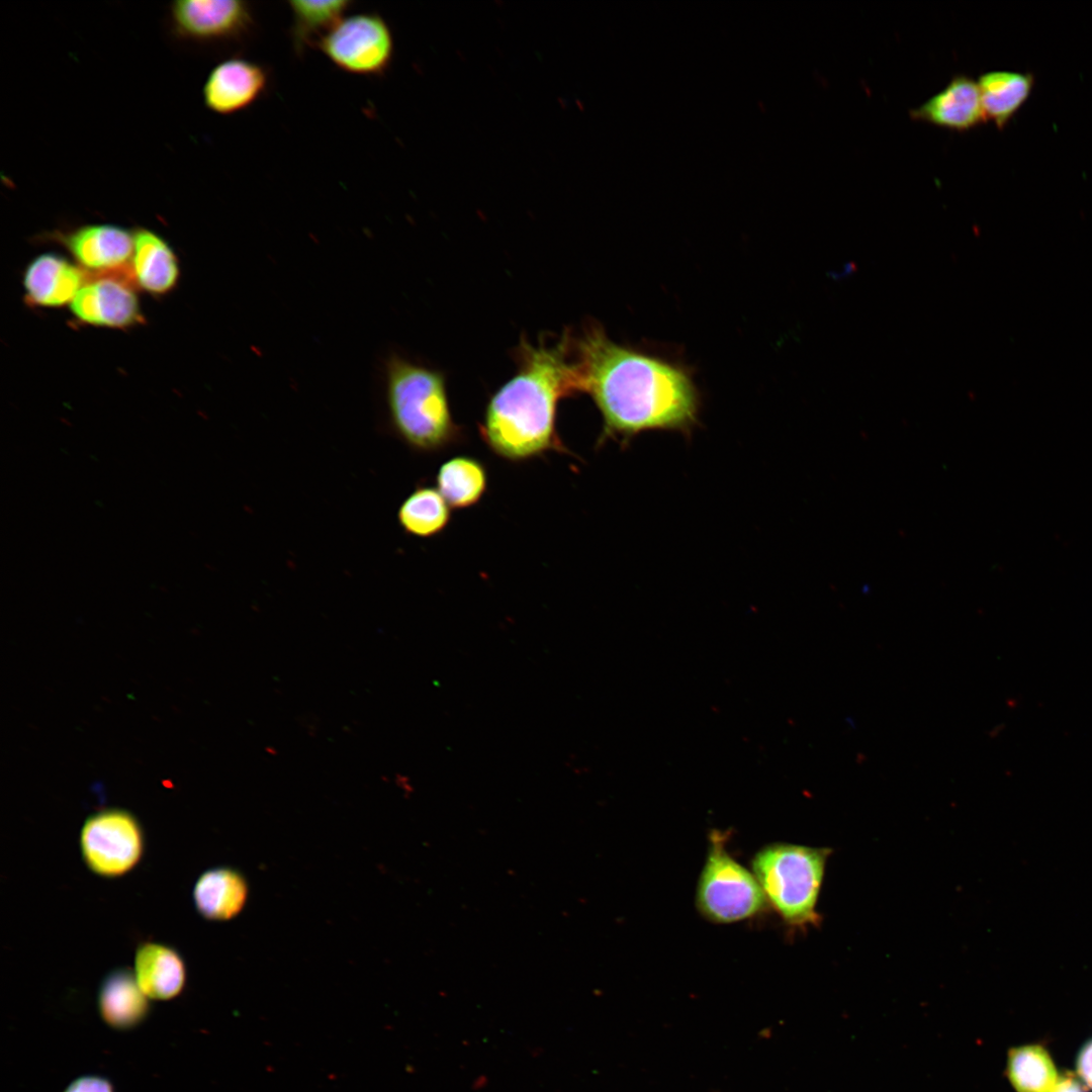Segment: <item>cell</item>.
I'll return each instance as SVG.
<instances>
[{
	"label": "cell",
	"mask_w": 1092,
	"mask_h": 1092,
	"mask_svg": "<svg viewBox=\"0 0 1092 1092\" xmlns=\"http://www.w3.org/2000/svg\"><path fill=\"white\" fill-rule=\"evenodd\" d=\"M572 344L578 393L588 394L602 415L601 442L694 429L700 395L684 366L615 343L598 324L572 335Z\"/></svg>",
	"instance_id": "1"
},
{
	"label": "cell",
	"mask_w": 1092,
	"mask_h": 1092,
	"mask_svg": "<svg viewBox=\"0 0 1092 1092\" xmlns=\"http://www.w3.org/2000/svg\"><path fill=\"white\" fill-rule=\"evenodd\" d=\"M517 372L487 401L479 432L497 456L520 462L566 449L556 431L561 398L578 393L572 334L556 341L522 338L514 351Z\"/></svg>",
	"instance_id": "2"
},
{
	"label": "cell",
	"mask_w": 1092,
	"mask_h": 1092,
	"mask_svg": "<svg viewBox=\"0 0 1092 1092\" xmlns=\"http://www.w3.org/2000/svg\"><path fill=\"white\" fill-rule=\"evenodd\" d=\"M385 398L390 423L413 449L436 452L460 441L442 371L390 356L385 364Z\"/></svg>",
	"instance_id": "3"
},
{
	"label": "cell",
	"mask_w": 1092,
	"mask_h": 1092,
	"mask_svg": "<svg viewBox=\"0 0 1092 1092\" xmlns=\"http://www.w3.org/2000/svg\"><path fill=\"white\" fill-rule=\"evenodd\" d=\"M831 848L789 842L762 846L751 859V870L768 905L793 928L806 929L820 922L817 904Z\"/></svg>",
	"instance_id": "4"
},
{
	"label": "cell",
	"mask_w": 1092,
	"mask_h": 1092,
	"mask_svg": "<svg viewBox=\"0 0 1092 1092\" xmlns=\"http://www.w3.org/2000/svg\"><path fill=\"white\" fill-rule=\"evenodd\" d=\"M766 897L752 872L726 849V833L713 830L696 889V907L708 921L729 924L763 913Z\"/></svg>",
	"instance_id": "5"
},
{
	"label": "cell",
	"mask_w": 1092,
	"mask_h": 1092,
	"mask_svg": "<svg viewBox=\"0 0 1092 1092\" xmlns=\"http://www.w3.org/2000/svg\"><path fill=\"white\" fill-rule=\"evenodd\" d=\"M338 69L358 76H380L389 68L394 39L385 19L376 13L345 16L316 47Z\"/></svg>",
	"instance_id": "6"
},
{
	"label": "cell",
	"mask_w": 1092,
	"mask_h": 1092,
	"mask_svg": "<svg viewBox=\"0 0 1092 1092\" xmlns=\"http://www.w3.org/2000/svg\"><path fill=\"white\" fill-rule=\"evenodd\" d=\"M80 849L92 873L105 878L119 877L141 860L145 850L144 830L129 811L104 809L83 823Z\"/></svg>",
	"instance_id": "7"
},
{
	"label": "cell",
	"mask_w": 1092,
	"mask_h": 1092,
	"mask_svg": "<svg viewBox=\"0 0 1092 1092\" xmlns=\"http://www.w3.org/2000/svg\"><path fill=\"white\" fill-rule=\"evenodd\" d=\"M169 18L176 37L198 42L239 39L254 24L250 4L242 0H179L171 3Z\"/></svg>",
	"instance_id": "8"
},
{
	"label": "cell",
	"mask_w": 1092,
	"mask_h": 1092,
	"mask_svg": "<svg viewBox=\"0 0 1092 1092\" xmlns=\"http://www.w3.org/2000/svg\"><path fill=\"white\" fill-rule=\"evenodd\" d=\"M268 74L251 60L233 57L216 64L202 86L204 106L219 115L238 113L254 104L266 91Z\"/></svg>",
	"instance_id": "9"
},
{
	"label": "cell",
	"mask_w": 1092,
	"mask_h": 1092,
	"mask_svg": "<svg viewBox=\"0 0 1092 1092\" xmlns=\"http://www.w3.org/2000/svg\"><path fill=\"white\" fill-rule=\"evenodd\" d=\"M81 323L126 329L144 322L132 286L118 276H103L86 282L70 304Z\"/></svg>",
	"instance_id": "10"
},
{
	"label": "cell",
	"mask_w": 1092,
	"mask_h": 1092,
	"mask_svg": "<svg viewBox=\"0 0 1092 1092\" xmlns=\"http://www.w3.org/2000/svg\"><path fill=\"white\" fill-rule=\"evenodd\" d=\"M909 115L915 121L960 132L987 120L978 82L964 74L952 76L944 88L918 107L910 109Z\"/></svg>",
	"instance_id": "11"
},
{
	"label": "cell",
	"mask_w": 1092,
	"mask_h": 1092,
	"mask_svg": "<svg viewBox=\"0 0 1092 1092\" xmlns=\"http://www.w3.org/2000/svg\"><path fill=\"white\" fill-rule=\"evenodd\" d=\"M54 236L85 269L111 271L132 257L133 234L119 225L85 224Z\"/></svg>",
	"instance_id": "12"
},
{
	"label": "cell",
	"mask_w": 1092,
	"mask_h": 1092,
	"mask_svg": "<svg viewBox=\"0 0 1092 1092\" xmlns=\"http://www.w3.org/2000/svg\"><path fill=\"white\" fill-rule=\"evenodd\" d=\"M85 283L86 273L80 266L54 253L34 258L23 276L26 300L40 307L71 304Z\"/></svg>",
	"instance_id": "13"
},
{
	"label": "cell",
	"mask_w": 1092,
	"mask_h": 1092,
	"mask_svg": "<svg viewBox=\"0 0 1092 1092\" xmlns=\"http://www.w3.org/2000/svg\"><path fill=\"white\" fill-rule=\"evenodd\" d=\"M133 973L145 995L157 1000L176 997L186 982L184 959L176 948L160 942L139 945Z\"/></svg>",
	"instance_id": "14"
},
{
	"label": "cell",
	"mask_w": 1092,
	"mask_h": 1092,
	"mask_svg": "<svg viewBox=\"0 0 1092 1092\" xmlns=\"http://www.w3.org/2000/svg\"><path fill=\"white\" fill-rule=\"evenodd\" d=\"M132 275L139 287L153 295L171 291L179 278V264L170 245L155 232L139 228L133 233Z\"/></svg>",
	"instance_id": "15"
},
{
	"label": "cell",
	"mask_w": 1092,
	"mask_h": 1092,
	"mask_svg": "<svg viewBox=\"0 0 1092 1092\" xmlns=\"http://www.w3.org/2000/svg\"><path fill=\"white\" fill-rule=\"evenodd\" d=\"M248 884L235 869L217 867L202 873L193 889V901L198 913L213 921L235 917L248 898Z\"/></svg>",
	"instance_id": "16"
},
{
	"label": "cell",
	"mask_w": 1092,
	"mask_h": 1092,
	"mask_svg": "<svg viewBox=\"0 0 1092 1092\" xmlns=\"http://www.w3.org/2000/svg\"><path fill=\"white\" fill-rule=\"evenodd\" d=\"M147 998L134 973L127 968H119L103 979L98 991V1009L108 1025L128 1029L146 1018L149 1012Z\"/></svg>",
	"instance_id": "17"
},
{
	"label": "cell",
	"mask_w": 1092,
	"mask_h": 1092,
	"mask_svg": "<svg viewBox=\"0 0 1092 1092\" xmlns=\"http://www.w3.org/2000/svg\"><path fill=\"white\" fill-rule=\"evenodd\" d=\"M978 85L986 119L992 120L1002 129L1028 98L1033 86V76L1011 71H991L980 76Z\"/></svg>",
	"instance_id": "18"
},
{
	"label": "cell",
	"mask_w": 1092,
	"mask_h": 1092,
	"mask_svg": "<svg viewBox=\"0 0 1092 1092\" xmlns=\"http://www.w3.org/2000/svg\"><path fill=\"white\" fill-rule=\"evenodd\" d=\"M350 0L288 1L291 12V39L297 55L317 47L320 40L346 16Z\"/></svg>",
	"instance_id": "19"
},
{
	"label": "cell",
	"mask_w": 1092,
	"mask_h": 1092,
	"mask_svg": "<svg viewBox=\"0 0 1092 1092\" xmlns=\"http://www.w3.org/2000/svg\"><path fill=\"white\" fill-rule=\"evenodd\" d=\"M437 489L451 509H467L480 502L487 488V472L477 459L461 455L445 461L436 477Z\"/></svg>",
	"instance_id": "20"
},
{
	"label": "cell",
	"mask_w": 1092,
	"mask_h": 1092,
	"mask_svg": "<svg viewBox=\"0 0 1092 1092\" xmlns=\"http://www.w3.org/2000/svg\"><path fill=\"white\" fill-rule=\"evenodd\" d=\"M398 523L405 533L430 538L444 531L451 519V507L433 486H419L398 508Z\"/></svg>",
	"instance_id": "21"
},
{
	"label": "cell",
	"mask_w": 1092,
	"mask_h": 1092,
	"mask_svg": "<svg viewBox=\"0 0 1092 1092\" xmlns=\"http://www.w3.org/2000/svg\"><path fill=\"white\" fill-rule=\"evenodd\" d=\"M1006 1073L1016 1092H1048L1059 1077L1052 1057L1039 1044L1011 1049Z\"/></svg>",
	"instance_id": "22"
},
{
	"label": "cell",
	"mask_w": 1092,
	"mask_h": 1092,
	"mask_svg": "<svg viewBox=\"0 0 1092 1092\" xmlns=\"http://www.w3.org/2000/svg\"><path fill=\"white\" fill-rule=\"evenodd\" d=\"M65 1092H113L111 1084L96 1076H85L76 1079Z\"/></svg>",
	"instance_id": "23"
},
{
	"label": "cell",
	"mask_w": 1092,
	"mask_h": 1092,
	"mask_svg": "<svg viewBox=\"0 0 1092 1092\" xmlns=\"http://www.w3.org/2000/svg\"><path fill=\"white\" fill-rule=\"evenodd\" d=\"M1076 1069L1077 1075L1083 1083L1092 1088V1038L1086 1041L1079 1051Z\"/></svg>",
	"instance_id": "24"
},
{
	"label": "cell",
	"mask_w": 1092,
	"mask_h": 1092,
	"mask_svg": "<svg viewBox=\"0 0 1092 1092\" xmlns=\"http://www.w3.org/2000/svg\"><path fill=\"white\" fill-rule=\"evenodd\" d=\"M1048 1092H1088L1083 1081L1071 1072L1059 1075Z\"/></svg>",
	"instance_id": "25"
}]
</instances>
